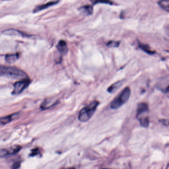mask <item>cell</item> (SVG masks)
I'll list each match as a JSON object with an SVG mask.
<instances>
[{
  "label": "cell",
  "instance_id": "8992f818",
  "mask_svg": "<svg viewBox=\"0 0 169 169\" xmlns=\"http://www.w3.org/2000/svg\"><path fill=\"white\" fill-rule=\"evenodd\" d=\"M21 147L16 145L8 149H0V158H6L18 152L21 149Z\"/></svg>",
  "mask_w": 169,
  "mask_h": 169
},
{
  "label": "cell",
  "instance_id": "9a60e30c",
  "mask_svg": "<svg viewBox=\"0 0 169 169\" xmlns=\"http://www.w3.org/2000/svg\"><path fill=\"white\" fill-rule=\"evenodd\" d=\"M81 9L83 10L84 12L88 15H91L93 12V8L91 6H85L83 7Z\"/></svg>",
  "mask_w": 169,
  "mask_h": 169
},
{
  "label": "cell",
  "instance_id": "7a4b0ae2",
  "mask_svg": "<svg viewBox=\"0 0 169 169\" xmlns=\"http://www.w3.org/2000/svg\"><path fill=\"white\" fill-rule=\"evenodd\" d=\"M98 101H93L84 107L79 111L78 119L81 122H86L90 120L99 105Z\"/></svg>",
  "mask_w": 169,
  "mask_h": 169
},
{
  "label": "cell",
  "instance_id": "6da1fadb",
  "mask_svg": "<svg viewBox=\"0 0 169 169\" xmlns=\"http://www.w3.org/2000/svg\"><path fill=\"white\" fill-rule=\"evenodd\" d=\"M0 76L12 79H23L27 78L26 73L15 67L0 66Z\"/></svg>",
  "mask_w": 169,
  "mask_h": 169
},
{
  "label": "cell",
  "instance_id": "e0dca14e",
  "mask_svg": "<svg viewBox=\"0 0 169 169\" xmlns=\"http://www.w3.org/2000/svg\"><path fill=\"white\" fill-rule=\"evenodd\" d=\"M119 45V42H116V41H110L107 44L108 46L110 47H117Z\"/></svg>",
  "mask_w": 169,
  "mask_h": 169
},
{
  "label": "cell",
  "instance_id": "5bb4252c",
  "mask_svg": "<svg viewBox=\"0 0 169 169\" xmlns=\"http://www.w3.org/2000/svg\"><path fill=\"white\" fill-rule=\"evenodd\" d=\"M139 47L141 49H142L143 51H144L145 52L148 53L150 55H152L155 53L153 51H151L150 49V48L148 45H144L143 44H139Z\"/></svg>",
  "mask_w": 169,
  "mask_h": 169
},
{
  "label": "cell",
  "instance_id": "277c9868",
  "mask_svg": "<svg viewBox=\"0 0 169 169\" xmlns=\"http://www.w3.org/2000/svg\"><path fill=\"white\" fill-rule=\"evenodd\" d=\"M149 112V106L148 104L142 102L138 104L136 111V118L138 121L149 119L148 116H146Z\"/></svg>",
  "mask_w": 169,
  "mask_h": 169
},
{
  "label": "cell",
  "instance_id": "52a82bcc",
  "mask_svg": "<svg viewBox=\"0 0 169 169\" xmlns=\"http://www.w3.org/2000/svg\"><path fill=\"white\" fill-rule=\"evenodd\" d=\"M3 33L7 35L12 36H19V37H23L29 38L31 37V35L27 34L23 32L20 30L15 29H8L6 30H4Z\"/></svg>",
  "mask_w": 169,
  "mask_h": 169
},
{
  "label": "cell",
  "instance_id": "2e32d148",
  "mask_svg": "<svg viewBox=\"0 0 169 169\" xmlns=\"http://www.w3.org/2000/svg\"><path fill=\"white\" fill-rule=\"evenodd\" d=\"M93 4H96L97 3H105L112 4V3L109 0H91Z\"/></svg>",
  "mask_w": 169,
  "mask_h": 169
},
{
  "label": "cell",
  "instance_id": "9c48e42d",
  "mask_svg": "<svg viewBox=\"0 0 169 169\" xmlns=\"http://www.w3.org/2000/svg\"><path fill=\"white\" fill-rule=\"evenodd\" d=\"M59 52L62 55H65L68 52V47L66 42L64 40H60L57 46Z\"/></svg>",
  "mask_w": 169,
  "mask_h": 169
},
{
  "label": "cell",
  "instance_id": "ac0fdd59",
  "mask_svg": "<svg viewBox=\"0 0 169 169\" xmlns=\"http://www.w3.org/2000/svg\"><path fill=\"white\" fill-rule=\"evenodd\" d=\"M39 153H40V150L39 148H35L32 150L30 156H35L37 155L38 154H39Z\"/></svg>",
  "mask_w": 169,
  "mask_h": 169
},
{
  "label": "cell",
  "instance_id": "ba28073f",
  "mask_svg": "<svg viewBox=\"0 0 169 169\" xmlns=\"http://www.w3.org/2000/svg\"><path fill=\"white\" fill-rule=\"evenodd\" d=\"M58 2V1H52V2H48L47 3L44 4L39 5L34 8V9L33 10V12L35 13V12H39L40 11H42L43 10H44L47 9H48V8H50L53 6L56 5Z\"/></svg>",
  "mask_w": 169,
  "mask_h": 169
},
{
  "label": "cell",
  "instance_id": "44dd1931",
  "mask_svg": "<svg viewBox=\"0 0 169 169\" xmlns=\"http://www.w3.org/2000/svg\"><path fill=\"white\" fill-rule=\"evenodd\" d=\"M2 1H10V0H2Z\"/></svg>",
  "mask_w": 169,
  "mask_h": 169
},
{
  "label": "cell",
  "instance_id": "ffe728a7",
  "mask_svg": "<svg viewBox=\"0 0 169 169\" xmlns=\"http://www.w3.org/2000/svg\"><path fill=\"white\" fill-rule=\"evenodd\" d=\"M20 162H17L14 163V165H12V168L13 169H18V168L20 167Z\"/></svg>",
  "mask_w": 169,
  "mask_h": 169
},
{
  "label": "cell",
  "instance_id": "5b68a950",
  "mask_svg": "<svg viewBox=\"0 0 169 169\" xmlns=\"http://www.w3.org/2000/svg\"><path fill=\"white\" fill-rule=\"evenodd\" d=\"M30 83V80L29 78H26L15 82L14 84V90L12 94L14 95L19 94L25 90Z\"/></svg>",
  "mask_w": 169,
  "mask_h": 169
},
{
  "label": "cell",
  "instance_id": "30bf717a",
  "mask_svg": "<svg viewBox=\"0 0 169 169\" xmlns=\"http://www.w3.org/2000/svg\"><path fill=\"white\" fill-rule=\"evenodd\" d=\"M124 80H121L117 81L108 87L107 91L109 93H111V94L115 93L117 91V90L118 89L121 87V86L124 84Z\"/></svg>",
  "mask_w": 169,
  "mask_h": 169
},
{
  "label": "cell",
  "instance_id": "8fae6325",
  "mask_svg": "<svg viewBox=\"0 0 169 169\" xmlns=\"http://www.w3.org/2000/svg\"><path fill=\"white\" fill-rule=\"evenodd\" d=\"M18 114V113H15L11 115L0 118V126H4V125L7 124L8 123H10L12 121L14 120V118H15V116H17Z\"/></svg>",
  "mask_w": 169,
  "mask_h": 169
},
{
  "label": "cell",
  "instance_id": "3957f363",
  "mask_svg": "<svg viewBox=\"0 0 169 169\" xmlns=\"http://www.w3.org/2000/svg\"><path fill=\"white\" fill-rule=\"evenodd\" d=\"M131 91L129 87L124 88L120 94L112 101L110 104L111 109L116 110L122 106L129 100Z\"/></svg>",
  "mask_w": 169,
  "mask_h": 169
},
{
  "label": "cell",
  "instance_id": "7c38bea8",
  "mask_svg": "<svg viewBox=\"0 0 169 169\" xmlns=\"http://www.w3.org/2000/svg\"><path fill=\"white\" fill-rule=\"evenodd\" d=\"M20 57L19 54H9L7 55L5 57V60L7 63L11 64V63H14L17 60H18Z\"/></svg>",
  "mask_w": 169,
  "mask_h": 169
},
{
  "label": "cell",
  "instance_id": "d6986e66",
  "mask_svg": "<svg viewBox=\"0 0 169 169\" xmlns=\"http://www.w3.org/2000/svg\"><path fill=\"white\" fill-rule=\"evenodd\" d=\"M160 123H162L163 125L167 126L168 127L169 125V121L168 120H166V119H164V120H160L159 121Z\"/></svg>",
  "mask_w": 169,
  "mask_h": 169
},
{
  "label": "cell",
  "instance_id": "4fadbf2b",
  "mask_svg": "<svg viewBox=\"0 0 169 169\" xmlns=\"http://www.w3.org/2000/svg\"><path fill=\"white\" fill-rule=\"evenodd\" d=\"M158 5L164 11L169 12V0H160Z\"/></svg>",
  "mask_w": 169,
  "mask_h": 169
}]
</instances>
